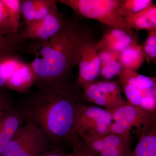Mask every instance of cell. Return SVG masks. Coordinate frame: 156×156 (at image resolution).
<instances>
[{
  "mask_svg": "<svg viewBox=\"0 0 156 156\" xmlns=\"http://www.w3.org/2000/svg\"><path fill=\"white\" fill-rule=\"evenodd\" d=\"M84 100L82 94L69 84L63 87L37 89L24 98L18 105L27 120L37 126L50 148H59L74 134L78 106Z\"/></svg>",
  "mask_w": 156,
  "mask_h": 156,
  "instance_id": "6da1fadb",
  "label": "cell"
},
{
  "mask_svg": "<svg viewBox=\"0 0 156 156\" xmlns=\"http://www.w3.org/2000/svg\"><path fill=\"white\" fill-rule=\"evenodd\" d=\"M86 31L71 23L50 40L32 46L35 55L31 63L38 89L63 87L69 84L73 69L78 65L80 50L90 37Z\"/></svg>",
  "mask_w": 156,
  "mask_h": 156,
  "instance_id": "7a4b0ae2",
  "label": "cell"
},
{
  "mask_svg": "<svg viewBox=\"0 0 156 156\" xmlns=\"http://www.w3.org/2000/svg\"><path fill=\"white\" fill-rule=\"evenodd\" d=\"M57 2L69 7L78 16L95 20L136 37L132 30L127 26L122 14V0H59Z\"/></svg>",
  "mask_w": 156,
  "mask_h": 156,
  "instance_id": "3957f363",
  "label": "cell"
},
{
  "mask_svg": "<svg viewBox=\"0 0 156 156\" xmlns=\"http://www.w3.org/2000/svg\"><path fill=\"white\" fill-rule=\"evenodd\" d=\"M50 148L41 131L27 120L16 131L0 156H41Z\"/></svg>",
  "mask_w": 156,
  "mask_h": 156,
  "instance_id": "277c9868",
  "label": "cell"
},
{
  "mask_svg": "<svg viewBox=\"0 0 156 156\" xmlns=\"http://www.w3.org/2000/svg\"><path fill=\"white\" fill-rule=\"evenodd\" d=\"M111 114L115 122L111 125L109 134L131 135V130L135 128L140 135L156 127V112L148 111L127 102Z\"/></svg>",
  "mask_w": 156,
  "mask_h": 156,
  "instance_id": "5b68a950",
  "label": "cell"
},
{
  "mask_svg": "<svg viewBox=\"0 0 156 156\" xmlns=\"http://www.w3.org/2000/svg\"><path fill=\"white\" fill-rule=\"evenodd\" d=\"M111 113L99 107L82 103L76 111L74 131L81 138L102 136L109 134Z\"/></svg>",
  "mask_w": 156,
  "mask_h": 156,
  "instance_id": "8992f818",
  "label": "cell"
},
{
  "mask_svg": "<svg viewBox=\"0 0 156 156\" xmlns=\"http://www.w3.org/2000/svg\"><path fill=\"white\" fill-rule=\"evenodd\" d=\"M66 23L58 12L56 4L47 17L26 27L21 33L19 34L17 41L21 39H30L37 42L46 41L58 33Z\"/></svg>",
  "mask_w": 156,
  "mask_h": 156,
  "instance_id": "52a82bcc",
  "label": "cell"
},
{
  "mask_svg": "<svg viewBox=\"0 0 156 156\" xmlns=\"http://www.w3.org/2000/svg\"><path fill=\"white\" fill-rule=\"evenodd\" d=\"M27 121L26 116L18 105H13L0 115V154Z\"/></svg>",
  "mask_w": 156,
  "mask_h": 156,
  "instance_id": "ba28073f",
  "label": "cell"
},
{
  "mask_svg": "<svg viewBox=\"0 0 156 156\" xmlns=\"http://www.w3.org/2000/svg\"><path fill=\"white\" fill-rule=\"evenodd\" d=\"M135 41H137L136 37L131 36L121 30L112 28L103 34L101 39L95 44V46L98 51L106 50L119 54Z\"/></svg>",
  "mask_w": 156,
  "mask_h": 156,
  "instance_id": "9c48e42d",
  "label": "cell"
},
{
  "mask_svg": "<svg viewBox=\"0 0 156 156\" xmlns=\"http://www.w3.org/2000/svg\"><path fill=\"white\" fill-rule=\"evenodd\" d=\"M35 78L31 63L24 62L7 78V89L21 93L26 92L34 85Z\"/></svg>",
  "mask_w": 156,
  "mask_h": 156,
  "instance_id": "30bf717a",
  "label": "cell"
},
{
  "mask_svg": "<svg viewBox=\"0 0 156 156\" xmlns=\"http://www.w3.org/2000/svg\"><path fill=\"white\" fill-rule=\"evenodd\" d=\"M125 19L131 30H153L156 28V6L152 4L136 14L126 16Z\"/></svg>",
  "mask_w": 156,
  "mask_h": 156,
  "instance_id": "8fae6325",
  "label": "cell"
},
{
  "mask_svg": "<svg viewBox=\"0 0 156 156\" xmlns=\"http://www.w3.org/2000/svg\"><path fill=\"white\" fill-rule=\"evenodd\" d=\"M145 56L142 47L137 41L129 45L119 53V61L123 69H128L136 71L144 62Z\"/></svg>",
  "mask_w": 156,
  "mask_h": 156,
  "instance_id": "7c38bea8",
  "label": "cell"
},
{
  "mask_svg": "<svg viewBox=\"0 0 156 156\" xmlns=\"http://www.w3.org/2000/svg\"><path fill=\"white\" fill-rule=\"evenodd\" d=\"M130 156H156V127L140 135Z\"/></svg>",
  "mask_w": 156,
  "mask_h": 156,
  "instance_id": "4fadbf2b",
  "label": "cell"
},
{
  "mask_svg": "<svg viewBox=\"0 0 156 156\" xmlns=\"http://www.w3.org/2000/svg\"><path fill=\"white\" fill-rule=\"evenodd\" d=\"M3 4L5 6L13 29V33L17 41L19 31L20 20L21 16L20 0H2Z\"/></svg>",
  "mask_w": 156,
  "mask_h": 156,
  "instance_id": "5bb4252c",
  "label": "cell"
},
{
  "mask_svg": "<svg viewBox=\"0 0 156 156\" xmlns=\"http://www.w3.org/2000/svg\"><path fill=\"white\" fill-rule=\"evenodd\" d=\"M0 33L16 44V37L13 33L11 19L5 6L0 0Z\"/></svg>",
  "mask_w": 156,
  "mask_h": 156,
  "instance_id": "9a60e30c",
  "label": "cell"
},
{
  "mask_svg": "<svg viewBox=\"0 0 156 156\" xmlns=\"http://www.w3.org/2000/svg\"><path fill=\"white\" fill-rule=\"evenodd\" d=\"M152 4L151 0H122V14L124 17L136 14Z\"/></svg>",
  "mask_w": 156,
  "mask_h": 156,
  "instance_id": "2e32d148",
  "label": "cell"
},
{
  "mask_svg": "<svg viewBox=\"0 0 156 156\" xmlns=\"http://www.w3.org/2000/svg\"><path fill=\"white\" fill-rule=\"evenodd\" d=\"M123 69L119 59H111L101 62L99 75L105 79L110 80L119 76Z\"/></svg>",
  "mask_w": 156,
  "mask_h": 156,
  "instance_id": "e0dca14e",
  "label": "cell"
},
{
  "mask_svg": "<svg viewBox=\"0 0 156 156\" xmlns=\"http://www.w3.org/2000/svg\"><path fill=\"white\" fill-rule=\"evenodd\" d=\"M67 143L72 149L73 156H98L88 149L83 140L76 133L70 137Z\"/></svg>",
  "mask_w": 156,
  "mask_h": 156,
  "instance_id": "ac0fdd59",
  "label": "cell"
},
{
  "mask_svg": "<svg viewBox=\"0 0 156 156\" xmlns=\"http://www.w3.org/2000/svg\"><path fill=\"white\" fill-rule=\"evenodd\" d=\"M147 38L142 48L145 58L148 61L156 62V28L148 31Z\"/></svg>",
  "mask_w": 156,
  "mask_h": 156,
  "instance_id": "d6986e66",
  "label": "cell"
},
{
  "mask_svg": "<svg viewBox=\"0 0 156 156\" xmlns=\"http://www.w3.org/2000/svg\"><path fill=\"white\" fill-rule=\"evenodd\" d=\"M20 11L26 27L33 24L36 19L35 0L21 1Z\"/></svg>",
  "mask_w": 156,
  "mask_h": 156,
  "instance_id": "ffe728a7",
  "label": "cell"
},
{
  "mask_svg": "<svg viewBox=\"0 0 156 156\" xmlns=\"http://www.w3.org/2000/svg\"><path fill=\"white\" fill-rule=\"evenodd\" d=\"M36 23L39 22L50 14L57 1L55 0H35Z\"/></svg>",
  "mask_w": 156,
  "mask_h": 156,
  "instance_id": "44dd1931",
  "label": "cell"
},
{
  "mask_svg": "<svg viewBox=\"0 0 156 156\" xmlns=\"http://www.w3.org/2000/svg\"><path fill=\"white\" fill-rule=\"evenodd\" d=\"M120 84L126 95L127 103L133 106L140 107L142 98L140 91L128 84Z\"/></svg>",
  "mask_w": 156,
  "mask_h": 156,
  "instance_id": "7402d4cb",
  "label": "cell"
},
{
  "mask_svg": "<svg viewBox=\"0 0 156 156\" xmlns=\"http://www.w3.org/2000/svg\"><path fill=\"white\" fill-rule=\"evenodd\" d=\"M16 48V44L0 33V57L14 55Z\"/></svg>",
  "mask_w": 156,
  "mask_h": 156,
  "instance_id": "603a6c76",
  "label": "cell"
},
{
  "mask_svg": "<svg viewBox=\"0 0 156 156\" xmlns=\"http://www.w3.org/2000/svg\"><path fill=\"white\" fill-rule=\"evenodd\" d=\"M131 146L122 147L108 148L99 154L98 156H130Z\"/></svg>",
  "mask_w": 156,
  "mask_h": 156,
  "instance_id": "cb8c5ba5",
  "label": "cell"
},
{
  "mask_svg": "<svg viewBox=\"0 0 156 156\" xmlns=\"http://www.w3.org/2000/svg\"><path fill=\"white\" fill-rule=\"evenodd\" d=\"M14 104L13 99L7 89L0 90V115Z\"/></svg>",
  "mask_w": 156,
  "mask_h": 156,
  "instance_id": "d4e9b609",
  "label": "cell"
},
{
  "mask_svg": "<svg viewBox=\"0 0 156 156\" xmlns=\"http://www.w3.org/2000/svg\"><path fill=\"white\" fill-rule=\"evenodd\" d=\"M140 107L148 111L156 112V97L151 96L142 97Z\"/></svg>",
  "mask_w": 156,
  "mask_h": 156,
  "instance_id": "484cf974",
  "label": "cell"
},
{
  "mask_svg": "<svg viewBox=\"0 0 156 156\" xmlns=\"http://www.w3.org/2000/svg\"><path fill=\"white\" fill-rule=\"evenodd\" d=\"M4 57H0V90L7 89V76L4 66Z\"/></svg>",
  "mask_w": 156,
  "mask_h": 156,
  "instance_id": "4316f807",
  "label": "cell"
},
{
  "mask_svg": "<svg viewBox=\"0 0 156 156\" xmlns=\"http://www.w3.org/2000/svg\"><path fill=\"white\" fill-rule=\"evenodd\" d=\"M41 156H73L72 153H66L61 149L50 148Z\"/></svg>",
  "mask_w": 156,
  "mask_h": 156,
  "instance_id": "83f0119b",
  "label": "cell"
}]
</instances>
